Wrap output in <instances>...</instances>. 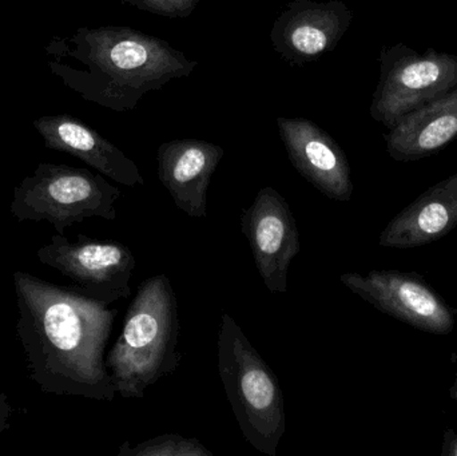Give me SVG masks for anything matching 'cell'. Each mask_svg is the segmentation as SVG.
<instances>
[{
  "label": "cell",
  "mask_w": 457,
  "mask_h": 456,
  "mask_svg": "<svg viewBox=\"0 0 457 456\" xmlns=\"http://www.w3.org/2000/svg\"><path fill=\"white\" fill-rule=\"evenodd\" d=\"M13 286L29 379L45 394L114 401L104 351L118 311L26 272L13 273Z\"/></svg>",
  "instance_id": "obj_1"
},
{
  "label": "cell",
  "mask_w": 457,
  "mask_h": 456,
  "mask_svg": "<svg viewBox=\"0 0 457 456\" xmlns=\"http://www.w3.org/2000/svg\"><path fill=\"white\" fill-rule=\"evenodd\" d=\"M51 71L66 87L112 112L136 109L150 91L189 77L198 66L187 54L131 27H80L45 47Z\"/></svg>",
  "instance_id": "obj_2"
},
{
  "label": "cell",
  "mask_w": 457,
  "mask_h": 456,
  "mask_svg": "<svg viewBox=\"0 0 457 456\" xmlns=\"http://www.w3.org/2000/svg\"><path fill=\"white\" fill-rule=\"evenodd\" d=\"M179 302L170 280L155 275L138 286L122 332L106 356L115 393L144 398L147 388L173 374L181 363Z\"/></svg>",
  "instance_id": "obj_3"
},
{
  "label": "cell",
  "mask_w": 457,
  "mask_h": 456,
  "mask_svg": "<svg viewBox=\"0 0 457 456\" xmlns=\"http://www.w3.org/2000/svg\"><path fill=\"white\" fill-rule=\"evenodd\" d=\"M219 374L239 430L257 452L276 456L287 433L284 394L273 369L228 313L219 331Z\"/></svg>",
  "instance_id": "obj_4"
},
{
  "label": "cell",
  "mask_w": 457,
  "mask_h": 456,
  "mask_svg": "<svg viewBox=\"0 0 457 456\" xmlns=\"http://www.w3.org/2000/svg\"><path fill=\"white\" fill-rule=\"evenodd\" d=\"M120 190L104 174L85 168L39 163L31 176L15 187L10 211L18 221H47L63 235L66 228L99 217L117 220Z\"/></svg>",
  "instance_id": "obj_5"
},
{
  "label": "cell",
  "mask_w": 457,
  "mask_h": 456,
  "mask_svg": "<svg viewBox=\"0 0 457 456\" xmlns=\"http://www.w3.org/2000/svg\"><path fill=\"white\" fill-rule=\"evenodd\" d=\"M380 79L370 117L392 129L403 117L447 95L457 87V55L428 48L420 54L405 43L384 46Z\"/></svg>",
  "instance_id": "obj_6"
},
{
  "label": "cell",
  "mask_w": 457,
  "mask_h": 456,
  "mask_svg": "<svg viewBox=\"0 0 457 456\" xmlns=\"http://www.w3.org/2000/svg\"><path fill=\"white\" fill-rule=\"evenodd\" d=\"M37 257L69 278L77 291L107 307L131 294L136 257L130 248L117 241L94 240L83 235L70 241L56 233L48 245L37 249Z\"/></svg>",
  "instance_id": "obj_7"
},
{
  "label": "cell",
  "mask_w": 457,
  "mask_h": 456,
  "mask_svg": "<svg viewBox=\"0 0 457 456\" xmlns=\"http://www.w3.org/2000/svg\"><path fill=\"white\" fill-rule=\"evenodd\" d=\"M263 286L271 294H287V272L300 253L297 224L287 201L273 187L255 195L239 219Z\"/></svg>",
  "instance_id": "obj_8"
},
{
  "label": "cell",
  "mask_w": 457,
  "mask_h": 456,
  "mask_svg": "<svg viewBox=\"0 0 457 456\" xmlns=\"http://www.w3.org/2000/svg\"><path fill=\"white\" fill-rule=\"evenodd\" d=\"M353 16L341 0H292L274 21L271 46L290 64L312 63L337 47Z\"/></svg>",
  "instance_id": "obj_9"
},
{
  "label": "cell",
  "mask_w": 457,
  "mask_h": 456,
  "mask_svg": "<svg viewBox=\"0 0 457 456\" xmlns=\"http://www.w3.org/2000/svg\"><path fill=\"white\" fill-rule=\"evenodd\" d=\"M340 280L381 312L415 328L437 335H447L453 329L455 320L450 308L418 276L373 270L367 275L344 273Z\"/></svg>",
  "instance_id": "obj_10"
},
{
  "label": "cell",
  "mask_w": 457,
  "mask_h": 456,
  "mask_svg": "<svg viewBox=\"0 0 457 456\" xmlns=\"http://www.w3.org/2000/svg\"><path fill=\"white\" fill-rule=\"evenodd\" d=\"M277 125L287 157L301 177L329 200H351V166L340 145L306 118L279 117Z\"/></svg>",
  "instance_id": "obj_11"
},
{
  "label": "cell",
  "mask_w": 457,
  "mask_h": 456,
  "mask_svg": "<svg viewBox=\"0 0 457 456\" xmlns=\"http://www.w3.org/2000/svg\"><path fill=\"white\" fill-rule=\"evenodd\" d=\"M224 154L221 146L203 139H173L158 147V177L179 211L193 219L208 217L209 187Z\"/></svg>",
  "instance_id": "obj_12"
},
{
  "label": "cell",
  "mask_w": 457,
  "mask_h": 456,
  "mask_svg": "<svg viewBox=\"0 0 457 456\" xmlns=\"http://www.w3.org/2000/svg\"><path fill=\"white\" fill-rule=\"evenodd\" d=\"M46 147L79 158L107 178L128 187H142L138 166L109 139L71 115H46L34 120Z\"/></svg>",
  "instance_id": "obj_13"
},
{
  "label": "cell",
  "mask_w": 457,
  "mask_h": 456,
  "mask_svg": "<svg viewBox=\"0 0 457 456\" xmlns=\"http://www.w3.org/2000/svg\"><path fill=\"white\" fill-rule=\"evenodd\" d=\"M457 225V173L443 179L397 214L381 233L380 245L416 248L439 240Z\"/></svg>",
  "instance_id": "obj_14"
},
{
  "label": "cell",
  "mask_w": 457,
  "mask_h": 456,
  "mask_svg": "<svg viewBox=\"0 0 457 456\" xmlns=\"http://www.w3.org/2000/svg\"><path fill=\"white\" fill-rule=\"evenodd\" d=\"M457 138V87L403 117L384 136L395 161L428 157Z\"/></svg>",
  "instance_id": "obj_15"
},
{
  "label": "cell",
  "mask_w": 457,
  "mask_h": 456,
  "mask_svg": "<svg viewBox=\"0 0 457 456\" xmlns=\"http://www.w3.org/2000/svg\"><path fill=\"white\" fill-rule=\"evenodd\" d=\"M118 456H213L198 439L185 438L179 434H165L147 439L131 447L125 442Z\"/></svg>",
  "instance_id": "obj_16"
},
{
  "label": "cell",
  "mask_w": 457,
  "mask_h": 456,
  "mask_svg": "<svg viewBox=\"0 0 457 456\" xmlns=\"http://www.w3.org/2000/svg\"><path fill=\"white\" fill-rule=\"evenodd\" d=\"M128 4L166 18H187L195 12L201 0H123Z\"/></svg>",
  "instance_id": "obj_17"
},
{
  "label": "cell",
  "mask_w": 457,
  "mask_h": 456,
  "mask_svg": "<svg viewBox=\"0 0 457 456\" xmlns=\"http://www.w3.org/2000/svg\"><path fill=\"white\" fill-rule=\"evenodd\" d=\"M11 415H12V406L8 401L7 394L0 387V434L10 428Z\"/></svg>",
  "instance_id": "obj_18"
},
{
  "label": "cell",
  "mask_w": 457,
  "mask_h": 456,
  "mask_svg": "<svg viewBox=\"0 0 457 456\" xmlns=\"http://www.w3.org/2000/svg\"><path fill=\"white\" fill-rule=\"evenodd\" d=\"M453 454L457 455V444H455V449H453Z\"/></svg>",
  "instance_id": "obj_19"
}]
</instances>
